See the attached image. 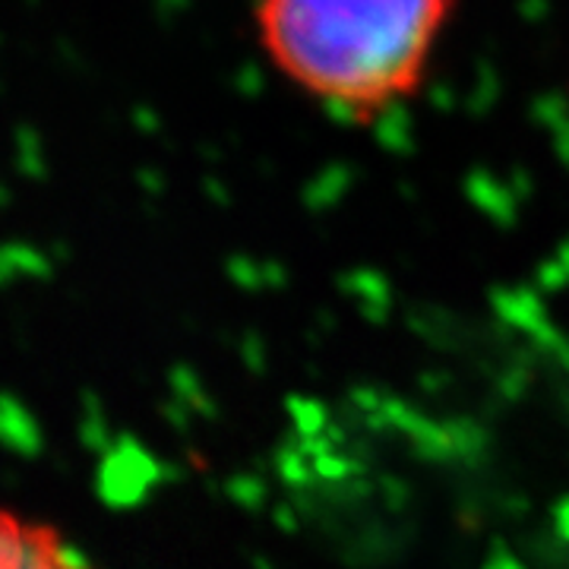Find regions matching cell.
<instances>
[{
  "label": "cell",
  "instance_id": "cell-1",
  "mask_svg": "<svg viewBox=\"0 0 569 569\" xmlns=\"http://www.w3.org/2000/svg\"><path fill=\"white\" fill-rule=\"evenodd\" d=\"M456 0H253L266 63L298 96L370 127L406 108L430 80Z\"/></svg>",
  "mask_w": 569,
  "mask_h": 569
},
{
  "label": "cell",
  "instance_id": "cell-2",
  "mask_svg": "<svg viewBox=\"0 0 569 569\" xmlns=\"http://www.w3.org/2000/svg\"><path fill=\"white\" fill-rule=\"evenodd\" d=\"M0 569H89L51 526L0 512Z\"/></svg>",
  "mask_w": 569,
  "mask_h": 569
}]
</instances>
